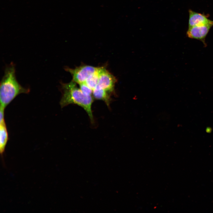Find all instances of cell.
Masks as SVG:
<instances>
[{"instance_id":"cell-7","label":"cell","mask_w":213,"mask_h":213,"mask_svg":"<svg viewBox=\"0 0 213 213\" xmlns=\"http://www.w3.org/2000/svg\"><path fill=\"white\" fill-rule=\"evenodd\" d=\"M92 94L95 99L104 101L108 106H109L111 101L110 93L103 88L96 87L93 90Z\"/></svg>"},{"instance_id":"cell-4","label":"cell","mask_w":213,"mask_h":213,"mask_svg":"<svg viewBox=\"0 0 213 213\" xmlns=\"http://www.w3.org/2000/svg\"><path fill=\"white\" fill-rule=\"evenodd\" d=\"M116 78L104 67H100L99 79L96 87L103 88L110 93L114 92Z\"/></svg>"},{"instance_id":"cell-6","label":"cell","mask_w":213,"mask_h":213,"mask_svg":"<svg viewBox=\"0 0 213 213\" xmlns=\"http://www.w3.org/2000/svg\"><path fill=\"white\" fill-rule=\"evenodd\" d=\"M188 28L201 25L213 23V21L208 18V15L189 9Z\"/></svg>"},{"instance_id":"cell-9","label":"cell","mask_w":213,"mask_h":213,"mask_svg":"<svg viewBox=\"0 0 213 213\" xmlns=\"http://www.w3.org/2000/svg\"><path fill=\"white\" fill-rule=\"evenodd\" d=\"M100 67L97 71L89 76L85 82L93 90L96 87L99 83Z\"/></svg>"},{"instance_id":"cell-2","label":"cell","mask_w":213,"mask_h":213,"mask_svg":"<svg viewBox=\"0 0 213 213\" xmlns=\"http://www.w3.org/2000/svg\"><path fill=\"white\" fill-rule=\"evenodd\" d=\"M62 96L60 104L62 108L70 104H77L82 107L86 112L92 122L94 121L91 109L93 101L92 96L84 93L78 88L76 83L72 81L67 83H61Z\"/></svg>"},{"instance_id":"cell-5","label":"cell","mask_w":213,"mask_h":213,"mask_svg":"<svg viewBox=\"0 0 213 213\" xmlns=\"http://www.w3.org/2000/svg\"><path fill=\"white\" fill-rule=\"evenodd\" d=\"M213 26V23H212L188 28L186 32L187 36L189 38L200 41L206 46V38Z\"/></svg>"},{"instance_id":"cell-8","label":"cell","mask_w":213,"mask_h":213,"mask_svg":"<svg viewBox=\"0 0 213 213\" xmlns=\"http://www.w3.org/2000/svg\"><path fill=\"white\" fill-rule=\"evenodd\" d=\"M8 139V133L5 122L0 123V152L3 156Z\"/></svg>"},{"instance_id":"cell-3","label":"cell","mask_w":213,"mask_h":213,"mask_svg":"<svg viewBox=\"0 0 213 213\" xmlns=\"http://www.w3.org/2000/svg\"><path fill=\"white\" fill-rule=\"evenodd\" d=\"M99 68V67L83 65L74 69L66 67L65 69L72 75V81L80 84L85 83L88 77L97 71Z\"/></svg>"},{"instance_id":"cell-11","label":"cell","mask_w":213,"mask_h":213,"mask_svg":"<svg viewBox=\"0 0 213 213\" xmlns=\"http://www.w3.org/2000/svg\"><path fill=\"white\" fill-rule=\"evenodd\" d=\"M5 108L0 106V123L5 122L4 119V110Z\"/></svg>"},{"instance_id":"cell-1","label":"cell","mask_w":213,"mask_h":213,"mask_svg":"<svg viewBox=\"0 0 213 213\" xmlns=\"http://www.w3.org/2000/svg\"><path fill=\"white\" fill-rule=\"evenodd\" d=\"M14 64L11 62L5 68L0 83V106L4 108L18 95L28 93L30 90L22 87L16 80Z\"/></svg>"},{"instance_id":"cell-10","label":"cell","mask_w":213,"mask_h":213,"mask_svg":"<svg viewBox=\"0 0 213 213\" xmlns=\"http://www.w3.org/2000/svg\"><path fill=\"white\" fill-rule=\"evenodd\" d=\"M79 85L80 89L84 93L88 95L92 96L93 90L90 88L85 83H82Z\"/></svg>"}]
</instances>
